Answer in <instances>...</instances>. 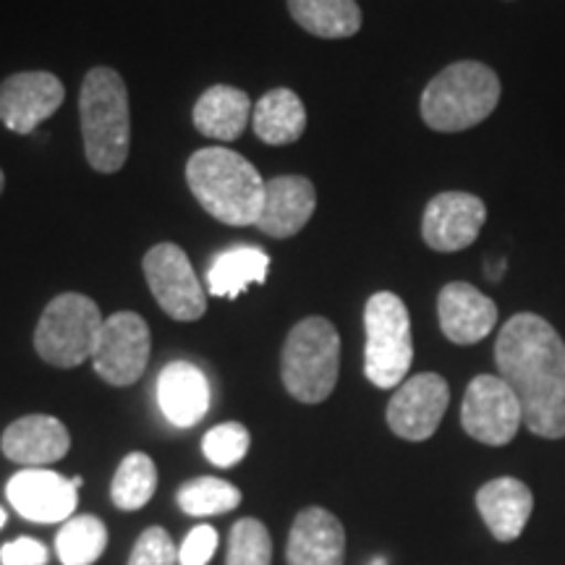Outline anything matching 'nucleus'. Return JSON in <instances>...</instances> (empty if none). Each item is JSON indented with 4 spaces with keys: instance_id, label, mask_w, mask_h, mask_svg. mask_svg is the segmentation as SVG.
<instances>
[{
    "instance_id": "1",
    "label": "nucleus",
    "mask_w": 565,
    "mask_h": 565,
    "mask_svg": "<svg viewBox=\"0 0 565 565\" xmlns=\"http://www.w3.org/2000/svg\"><path fill=\"white\" fill-rule=\"evenodd\" d=\"M494 362L519 398L529 433L565 437V343L553 324L532 312L511 317L494 343Z\"/></svg>"
},
{
    "instance_id": "2",
    "label": "nucleus",
    "mask_w": 565,
    "mask_h": 565,
    "mask_svg": "<svg viewBox=\"0 0 565 565\" xmlns=\"http://www.w3.org/2000/svg\"><path fill=\"white\" fill-rule=\"evenodd\" d=\"M186 183L196 202L225 225H257L265 181L257 168L225 147H204L186 162Z\"/></svg>"
},
{
    "instance_id": "3",
    "label": "nucleus",
    "mask_w": 565,
    "mask_h": 565,
    "mask_svg": "<svg viewBox=\"0 0 565 565\" xmlns=\"http://www.w3.org/2000/svg\"><path fill=\"white\" fill-rule=\"evenodd\" d=\"M84 154L97 173H118L129 160L131 113L129 92L118 71L92 68L79 95Z\"/></svg>"
},
{
    "instance_id": "4",
    "label": "nucleus",
    "mask_w": 565,
    "mask_h": 565,
    "mask_svg": "<svg viewBox=\"0 0 565 565\" xmlns=\"http://www.w3.org/2000/svg\"><path fill=\"white\" fill-rule=\"evenodd\" d=\"M500 92V76L490 66L458 61L427 84L422 95V118L435 131H466L492 116Z\"/></svg>"
},
{
    "instance_id": "5",
    "label": "nucleus",
    "mask_w": 565,
    "mask_h": 565,
    "mask_svg": "<svg viewBox=\"0 0 565 565\" xmlns=\"http://www.w3.org/2000/svg\"><path fill=\"white\" fill-rule=\"evenodd\" d=\"M341 335L324 317H307L288 333L280 353V377L301 404H322L338 385Z\"/></svg>"
},
{
    "instance_id": "6",
    "label": "nucleus",
    "mask_w": 565,
    "mask_h": 565,
    "mask_svg": "<svg viewBox=\"0 0 565 565\" xmlns=\"http://www.w3.org/2000/svg\"><path fill=\"white\" fill-rule=\"evenodd\" d=\"M364 374L372 385L391 391L406 380L414 362L412 320L401 296L374 294L364 307Z\"/></svg>"
},
{
    "instance_id": "7",
    "label": "nucleus",
    "mask_w": 565,
    "mask_h": 565,
    "mask_svg": "<svg viewBox=\"0 0 565 565\" xmlns=\"http://www.w3.org/2000/svg\"><path fill=\"white\" fill-rule=\"evenodd\" d=\"M103 322L100 307L89 296L61 294L47 303L34 328V349L42 362L58 370L79 366L95 353Z\"/></svg>"
},
{
    "instance_id": "8",
    "label": "nucleus",
    "mask_w": 565,
    "mask_h": 565,
    "mask_svg": "<svg viewBox=\"0 0 565 565\" xmlns=\"http://www.w3.org/2000/svg\"><path fill=\"white\" fill-rule=\"evenodd\" d=\"M141 270L162 312L179 322L202 320L207 312V296L181 246L168 242L152 246L145 254Z\"/></svg>"
},
{
    "instance_id": "9",
    "label": "nucleus",
    "mask_w": 565,
    "mask_h": 565,
    "mask_svg": "<svg viewBox=\"0 0 565 565\" xmlns=\"http://www.w3.org/2000/svg\"><path fill=\"white\" fill-rule=\"evenodd\" d=\"M152 338L145 317L137 312H116L103 322L92 366L113 387H129L145 374L150 362Z\"/></svg>"
},
{
    "instance_id": "10",
    "label": "nucleus",
    "mask_w": 565,
    "mask_h": 565,
    "mask_svg": "<svg viewBox=\"0 0 565 565\" xmlns=\"http://www.w3.org/2000/svg\"><path fill=\"white\" fill-rule=\"evenodd\" d=\"M461 424L466 435L475 437L477 443L508 445L524 424L521 404L500 374H479L466 387Z\"/></svg>"
},
{
    "instance_id": "11",
    "label": "nucleus",
    "mask_w": 565,
    "mask_h": 565,
    "mask_svg": "<svg viewBox=\"0 0 565 565\" xmlns=\"http://www.w3.org/2000/svg\"><path fill=\"white\" fill-rule=\"evenodd\" d=\"M450 404V387L435 372L404 380L387 404V427L408 443L429 440L440 427Z\"/></svg>"
},
{
    "instance_id": "12",
    "label": "nucleus",
    "mask_w": 565,
    "mask_h": 565,
    "mask_svg": "<svg viewBox=\"0 0 565 565\" xmlns=\"http://www.w3.org/2000/svg\"><path fill=\"white\" fill-rule=\"evenodd\" d=\"M66 100V89L51 71H21L0 82V124L13 134H32Z\"/></svg>"
},
{
    "instance_id": "13",
    "label": "nucleus",
    "mask_w": 565,
    "mask_h": 565,
    "mask_svg": "<svg viewBox=\"0 0 565 565\" xmlns=\"http://www.w3.org/2000/svg\"><path fill=\"white\" fill-rule=\"evenodd\" d=\"M82 479H66L47 469H24L11 477L6 494L13 511L34 524L68 521L79 503Z\"/></svg>"
},
{
    "instance_id": "14",
    "label": "nucleus",
    "mask_w": 565,
    "mask_h": 565,
    "mask_svg": "<svg viewBox=\"0 0 565 565\" xmlns=\"http://www.w3.org/2000/svg\"><path fill=\"white\" fill-rule=\"evenodd\" d=\"M487 221L484 202L466 192H445L429 200L422 217V236L429 249L461 252L479 238Z\"/></svg>"
},
{
    "instance_id": "15",
    "label": "nucleus",
    "mask_w": 565,
    "mask_h": 565,
    "mask_svg": "<svg viewBox=\"0 0 565 565\" xmlns=\"http://www.w3.org/2000/svg\"><path fill=\"white\" fill-rule=\"evenodd\" d=\"M437 317L445 338L456 345L484 341L498 324V307L471 282H448L437 296Z\"/></svg>"
},
{
    "instance_id": "16",
    "label": "nucleus",
    "mask_w": 565,
    "mask_h": 565,
    "mask_svg": "<svg viewBox=\"0 0 565 565\" xmlns=\"http://www.w3.org/2000/svg\"><path fill=\"white\" fill-rule=\"evenodd\" d=\"M71 448L66 424L51 414L21 416L6 427L0 437V450L13 463L42 469V466L61 461Z\"/></svg>"
},
{
    "instance_id": "17",
    "label": "nucleus",
    "mask_w": 565,
    "mask_h": 565,
    "mask_svg": "<svg viewBox=\"0 0 565 565\" xmlns=\"http://www.w3.org/2000/svg\"><path fill=\"white\" fill-rule=\"evenodd\" d=\"M317 207L315 183L303 175H278L265 181V202L257 228L270 238H291L312 221Z\"/></svg>"
},
{
    "instance_id": "18",
    "label": "nucleus",
    "mask_w": 565,
    "mask_h": 565,
    "mask_svg": "<svg viewBox=\"0 0 565 565\" xmlns=\"http://www.w3.org/2000/svg\"><path fill=\"white\" fill-rule=\"evenodd\" d=\"M345 532L343 524L324 508H307L296 515L288 534V565H343Z\"/></svg>"
},
{
    "instance_id": "19",
    "label": "nucleus",
    "mask_w": 565,
    "mask_h": 565,
    "mask_svg": "<svg viewBox=\"0 0 565 565\" xmlns=\"http://www.w3.org/2000/svg\"><path fill=\"white\" fill-rule=\"evenodd\" d=\"M158 404L175 427H194L210 408V383L192 362H171L158 377Z\"/></svg>"
},
{
    "instance_id": "20",
    "label": "nucleus",
    "mask_w": 565,
    "mask_h": 565,
    "mask_svg": "<svg viewBox=\"0 0 565 565\" xmlns=\"http://www.w3.org/2000/svg\"><path fill=\"white\" fill-rule=\"evenodd\" d=\"M477 508L498 542L519 540L534 511V494L521 479L500 477L477 492Z\"/></svg>"
},
{
    "instance_id": "21",
    "label": "nucleus",
    "mask_w": 565,
    "mask_h": 565,
    "mask_svg": "<svg viewBox=\"0 0 565 565\" xmlns=\"http://www.w3.org/2000/svg\"><path fill=\"white\" fill-rule=\"evenodd\" d=\"M252 118V100L244 89L215 84L194 105L196 131L210 139H238Z\"/></svg>"
},
{
    "instance_id": "22",
    "label": "nucleus",
    "mask_w": 565,
    "mask_h": 565,
    "mask_svg": "<svg viewBox=\"0 0 565 565\" xmlns=\"http://www.w3.org/2000/svg\"><path fill=\"white\" fill-rule=\"evenodd\" d=\"M252 124L254 134L265 145H294L307 131V108H303L301 97L294 89H270L254 105Z\"/></svg>"
},
{
    "instance_id": "23",
    "label": "nucleus",
    "mask_w": 565,
    "mask_h": 565,
    "mask_svg": "<svg viewBox=\"0 0 565 565\" xmlns=\"http://www.w3.org/2000/svg\"><path fill=\"white\" fill-rule=\"evenodd\" d=\"M270 275V257L257 246H236L223 252L207 273V288L217 299H236L254 282H265Z\"/></svg>"
},
{
    "instance_id": "24",
    "label": "nucleus",
    "mask_w": 565,
    "mask_h": 565,
    "mask_svg": "<svg viewBox=\"0 0 565 565\" xmlns=\"http://www.w3.org/2000/svg\"><path fill=\"white\" fill-rule=\"evenodd\" d=\"M288 11L303 32L322 40H345L362 30L356 0H288Z\"/></svg>"
},
{
    "instance_id": "25",
    "label": "nucleus",
    "mask_w": 565,
    "mask_h": 565,
    "mask_svg": "<svg viewBox=\"0 0 565 565\" xmlns=\"http://www.w3.org/2000/svg\"><path fill=\"white\" fill-rule=\"evenodd\" d=\"M108 529L97 515H76L61 526L55 536V553L63 565H92L105 553Z\"/></svg>"
},
{
    "instance_id": "26",
    "label": "nucleus",
    "mask_w": 565,
    "mask_h": 565,
    "mask_svg": "<svg viewBox=\"0 0 565 565\" xmlns=\"http://www.w3.org/2000/svg\"><path fill=\"white\" fill-rule=\"evenodd\" d=\"M158 490V469L147 454H129L118 466L110 484V498L121 511H139Z\"/></svg>"
},
{
    "instance_id": "27",
    "label": "nucleus",
    "mask_w": 565,
    "mask_h": 565,
    "mask_svg": "<svg viewBox=\"0 0 565 565\" xmlns=\"http://www.w3.org/2000/svg\"><path fill=\"white\" fill-rule=\"evenodd\" d=\"M242 503V490L217 477H200L186 482L179 490V505L186 515L204 519V515L228 513Z\"/></svg>"
},
{
    "instance_id": "28",
    "label": "nucleus",
    "mask_w": 565,
    "mask_h": 565,
    "mask_svg": "<svg viewBox=\"0 0 565 565\" xmlns=\"http://www.w3.org/2000/svg\"><path fill=\"white\" fill-rule=\"evenodd\" d=\"M273 540L263 521L242 519L228 536V565H270Z\"/></svg>"
},
{
    "instance_id": "29",
    "label": "nucleus",
    "mask_w": 565,
    "mask_h": 565,
    "mask_svg": "<svg viewBox=\"0 0 565 565\" xmlns=\"http://www.w3.org/2000/svg\"><path fill=\"white\" fill-rule=\"evenodd\" d=\"M202 454L212 466L231 469L249 454V429L238 422H225L212 427L202 440Z\"/></svg>"
},
{
    "instance_id": "30",
    "label": "nucleus",
    "mask_w": 565,
    "mask_h": 565,
    "mask_svg": "<svg viewBox=\"0 0 565 565\" xmlns=\"http://www.w3.org/2000/svg\"><path fill=\"white\" fill-rule=\"evenodd\" d=\"M175 563H179V547H175L173 536L160 526H150L147 532H141L129 557V565H175Z\"/></svg>"
},
{
    "instance_id": "31",
    "label": "nucleus",
    "mask_w": 565,
    "mask_h": 565,
    "mask_svg": "<svg viewBox=\"0 0 565 565\" xmlns=\"http://www.w3.org/2000/svg\"><path fill=\"white\" fill-rule=\"evenodd\" d=\"M217 550V532L207 524L194 526L179 550L181 565H207Z\"/></svg>"
},
{
    "instance_id": "32",
    "label": "nucleus",
    "mask_w": 565,
    "mask_h": 565,
    "mask_svg": "<svg viewBox=\"0 0 565 565\" xmlns=\"http://www.w3.org/2000/svg\"><path fill=\"white\" fill-rule=\"evenodd\" d=\"M0 563L3 565H45L47 547L32 536H19L17 542H9L0 550Z\"/></svg>"
},
{
    "instance_id": "33",
    "label": "nucleus",
    "mask_w": 565,
    "mask_h": 565,
    "mask_svg": "<svg viewBox=\"0 0 565 565\" xmlns=\"http://www.w3.org/2000/svg\"><path fill=\"white\" fill-rule=\"evenodd\" d=\"M505 275V259H494V263L487 265V278L500 280Z\"/></svg>"
},
{
    "instance_id": "34",
    "label": "nucleus",
    "mask_w": 565,
    "mask_h": 565,
    "mask_svg": "<svg viewBox=\"0 0 565 565\" xmlns=\"http://www.w3.org/2000/svg\"><path fill=\"white\" fill-rule=\"evenodd\" d=\"M3 189H6V175L0 171V194H3Z\"/></svg>"
},
{
    "instance_id": "35",
    "label": "nucleus",
    "mask_w": 565,
    "mask_h": 565,
    "mask_svg": "<svg viewBox=\"0 0 565 565\" xmlns=\"http://www.w3.org/2000/svg\"><path fill=\"white\" fill-rule=\"evenodd\" d=\"M3 526H6V511L0 508V529H3Z\"/></svg>"
},
{
    "instance_id": "36",
    "label": "nucleus",
    "mask_w": 565,
    "mask_h": 565,
    "mask_svg": "<svg viewBox=\"0 0 565 565\" xmlns=\"http://www.w3.org/2000/svg\"><path fill=\"white\" fill-rule=\"evenodd\" d=\"M372 565H385V561H380V557H377V561H374Z\"/></svg>"
}]
</instances>
